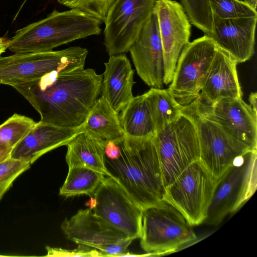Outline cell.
Listing matches in <instances>:
<instances>
[{"label":"cell","instance_id":"6da1fadb","mask_svg":"<svg viewBox=\"0 0 257 257\" xmlns=\"http://www.w3.org/2000/svg\"><path fill=\"white\" fill-rule=\"evenodd\" d=\"M102 77L91 68L53 71L13 87L39 113L40 121L79 128L101 92Z\"/></svg>","mask_w":257,"mask_h":257},{"label":"cell","instance_id":"7a4b0ae2","mask_svg":"<svg viewBox=\"0 0 257 257\" xmlns=\"http://www.w3.org/2000/svg\"><path fill=\"white\" fill-rule=\"evenodd\" d=\"M118 143L119 158L104 157L110 177L142 210L164 200L165 187L153 136L133 138L124 135Z\"/></svg>","mask_w":257,"mask_h":257},{"label":"cell","instance_id":"3957f363","mask_svg":"<svg viewBox=\"0 0 257 257\" xmlns=\"http://www.w3.org/2000/svg\"><path fill=\"white\" fill-rule=\"evenodd\" d=\"M101 23L77 9H55L45 18L18 30L6 40L7 49L15 53L51 51L75 40L100 35Z\"/></svg>","mask_w":257,"mask_h":257},{"label":"cell","instance_id":"277c9868","mask_svg":"<svg viewBox=\"0 0 257 257\" xmlns=\"http://www.w3.org/2000/svg\"><path fill=\"white\" fill-rule=\"evenodd\" d=\"M256 151L250 150L236 158L217 180L203 223L219 225L254 194L257 184Z\"/></svg>","mask_w":257,"mask_h":257},{"label":"cell","instance_id":"5b68a950","mask_svg":"<svg viewBox=\"0 0 257 257\" xmlns=\"http://www.w3.org/2000/svg\"><path fill=\"white\" fill-rule=\"evenodd\" d=\"M192 226L180 211L163 200L143 210L141 247L150 255L174 252L197 239Z\"/></svg>","mask_w":257,"mask_h":257},{"label":"cell","instance_id":"8992f818","mask_svg":"<svg viewBox=\"0 0 257 257\" xmlns=\"http://www.w3.org/2000/svg\"><path fill=\"white\" fill-rule=\"evenodd\" d=\"M153 140L165 188L190 164L199 160L196 127L183 108L178 118L155 133Z\"/></svg>","mask_w":257,"mask_h":257},{"label":"cell","instance_id":"52a82bcc","mask_svg":"<svg viewBox=\"0 0 257 257\" xmlns=\"http://www.w3.org/2000/svg\"><path fill=\"white\" fill-rule=\"evenodd\" d=\"M87 54V49L72 46L58 51L0 55V84L13 87L51 71L67 72L84 68Z\"/></svg>","mask_w":257,"mask_h":257},{"label":"cell","instance_id":"ba28073f","mask_svg":"<svg viewBox=\"0 0 257 257\" xmlns=\"http://www.w3.org/2000/svg\"><path fill=\"white\" fill-rule=\"evenodd\" d=\"M216 182L199 160L195 161L165 188L164 200L192 226L200 225L206 218Z\"/></svg>","mask_w":257,"mask_h":257},{"label":"cell","instance_id":"9c48e42d","mask_svg":"<svg viewBox=\"0 0 257 257\" xmlns=\"http://www.w3.org/2000/svg\"><path fill=\"white\" fill-rule=\"evenodd\" d=\"M183 110L191 116L196 127L199 161L216 180L236 158L253 150L217 123L197 114L189 105L183 106Z\"/></svg>","mask_w":257,"mask_h":257},{"label":"cell","instance_id":"30bf717a","mask_svg":"<svg viewBox=\"0 0 257 257\" xmlns=\"http://www.w3.org/2000/svg\"><path fill=\"white\" fill-rule=\"evenodd\" d=\"M217 49L215 42L206 34L183 49L168 88L181 105L190 104L198 96Z\"/></svg>","mask_w":257,"mask_h":257},{"label":"cell","instance_id":"8fae6325","mask_svg":"<svg viewBox=\"0 0 257 257\" xmlns=\"http://www.w3.org/2000/svg\"><path fill=\"white\" fill-rule=\"evenodd\" d=\"M156 0H116L106 18L103 45L109 56L128 52L149 20Z\"/></svg>","mask_w":257,"mask_h":257},{"label":"cell","instance_id":"7c38bea8","mask_svg":"<svg viewBox=\"0 0 257 257\" xmlns=\"http://www.w3.org/2000/svg\"><path fill=\"white\" fill-rule=\"evenodd\" d=\"M93 197L96 215L134 239L141 237L143 210L113 178L105 177Z\"/></svg>","mask_w":257,"mask_h":257},{"label":"cell","instance_id":"4fadbf2b","mask_svg":"<svg viewBox=\"0 0 257 257\" xmlns=\"http://www.w3.org/2000/svg\"><path fill=\"white\" fill-rule=\"evenodd\" d=\"M158 22L164 60V84L172 80L178 58L189 42L191 23L182 5L173 0H156L153 9Z\"/></svg>","mask_w":257,"mask_h":257},{"label":"cell","instance_id":"5bb4252c","mask_svg":"<svg viewBox=\"0 0 257 257\" xmlns=\"http://www.w3.org/2000/svg\"><path fill=\"white\" fill-rule=\"evenodd\" d=\"M188 105L200 116L217 123L232 136L257 150V113L242 98H223L211 105L195 99Z\"/></svg>","mask_w":257,"mask_h":257},{"label":"cell","instance_id":"9a60e30c","mask_svg":"<svg viewBox=\"0 0 257 257\" xmlns=\"http://www.w3.org/2000/svg\"><path fill=\"white\" fill-rule=\"evenodd\" d=\"M128 51L137 74L142 80L151 88H162L164 85V54L154 11Z\"/></svg>","mask_w":257,"mask_h":257},{"label":"cell","instance_id":"2e32d148","mask_svg":"<svg viewBox=\"0 0 257 257\" xmlns=\"http://www.w3.org/2000/svg\"><path fill=\"white\" fill-rule=\"evenodd\" d=\"M256 21L257 16L227 19L213 16L209 37L238 63L244 62L254 53Z\"/></svg>","mask_w":257,"mask_h":257},{"label":"cell","instance_id":"e0dca14e","mask_svg":"<svg viewBox=\"0 0 257 257\" xmlns=\"http://www.w3.org/2000/svg\"><path fill=\"white\" fill-rule=\"evenodd\" d=\"M237 63L231 55L217 47L196 99L211 105L223 98H242Z\"/></svg>","mask_w":257,"mask_h":257},{"label":"cell","instance_id":"ac0fdd59","mask_svg":"<svg viewBox=\"0 0 257 257\" xmlns=\"http://www.w3.org/2000/svg\"><path fill=\"white\" fill-rule=\"evenodd\" d=\"M61 227L68 239L92 248L130 238L126 233L96 215L90 208L80 209L70 219L66 218Z\"/></svg>","mask_w":257,"mask_h":257},{"label":"cell","instance_id":"d6986e66","mask_svg":"<svg viewBox=\"0 0 257 257\" xmlns=\"http://www.w3.org/2000/svg\"><path fill=\"white\" fill-rule=\"evenodd\" d=\"M81 131V127H61L39 121L13 150L11 158L28 161L32 165L48 152L67 145Z\"/></svg>","mask_w":257,"mask_h":257},{"label":"cell","instance_id":"ffe728a7","mask_svg":"<svg viewBox=\"0 0 257 257\" xmlns=\"http://www.w3.org/2000/svg\"><path fill=\"white\" fill-rule=\"evenodd\" d=\"M104 65L101 96L119 113L134 97V71L124 53L109 56Z\"/></svg>","mask_w":257,"mask_h":257},{"label":"cell","instance_id":"44dd1931","mask_svg":"<svg viewBox=\"0 0 257 257\" xmlns=\"http://www.w3.org/2000/svg\"><path fill=\"white\" fill-rule=\"evenodd\" d=\"M106 143L90 134L81 131L66 145L68 167H83L110 177L104 161Z\"/></svg>","mask_w":257,"mask_h":257},{"label":"cell","instance_id":"7402d4cb","mask_svg":"<svg viewBox=\"0 0 257 257\" xmlns=\"http://www.w3.org/2000/svg\"><path fill=\"white\" fill-rule=\"evenodd\" d=\"M81 128L106 143L124 135L119 113L102 96L95 101Z\"/></svg>","mask_w":257,"mask_h":257},{"label":"cell","instance_id":"603a6c76","mask_svg":"<svg viewBox=\"0 0 257 257\" xmlns=\"http://www.w3.org/2000/svg\"><path fill=\"white\" fill-rule=\"evenodd\" d=\"M119 115L124 135L143 138L155 134V130L145 93L134 96Z\"/></svg>","mask_w":257,"mask_h":257},{"label":"cell","instance_id":"cb8c5ba5","mask_svg":"<svg viewBox=\"0 0 257 257\" xmlns=\"http://www.w3.org/2000/svg\"><path fill=\"white\" fill-rule=\"evenodd\" d=\"M155 133L182 113L180 104L168 89L151 88L145 93Z\"/></svg>","mask_w":257,"mask_h":257},{"label":"cell","instance_id":"d4e9b609","mask_svg":"<svg viewBox=\"0 0 257 257\" xmlns=\"http://www.w3.org/2000/svg\"><path fill=\"white\" fill-rule=\"evenodd\" d=\"M105 175L94 170L83 167H69L65 182L59 190V195L69 197L80 195L93 197Z\"/></svg>","mask_w":257,"mask_h":257},{"label":"cell","instance_id":"484cf974","mask_svg":"<svg viewBox=\"0 0 257 257\" xmlns=\"http://www.w3.org/2000/svg\"><path fill=\"white\" fill-rule=\"evenodd\" d=\"M36 124L32 118L14 113L0 125V145L14 149Z\"/></svg>","mask_w":257,"mask_h":257},{"label":"cell","instance_id":"4316f807","mask_svg":"<svg viewBox=\"0 0 257 257\" xmlns=\"http://www.w3.org/2000/svg\"><path fill=\"white\" fill-rule=\"evenodd\" d=\"M188 19L197 28L210 36L213 29V14L209 0H181Z\"/></svg>","mask_w":257,"mask_h":257},{"label":"cell","instance_id":"83f0119b","mask_svg":"<svg viewBox=\"0 0 257 257\" xmlns=\"http://www.w3.org/2000/svg\"><path fill=\"white\" fill-rule=\"evenodd\" d=\"M213 16L223 19L257 16L243 0H209Z\"/></svg>","mask_w":257,"mask_h":257},{"label":"cell","instance_id":"f1b7e54d","mask_svg":"<svg viewBox=\"0 0 257 257\" xmlns=\"http://www.w3.org/2000/svg\"><path fill=\"white\" fill-rule=\"evenodd\" d=\"M115 1L57 0V2L70 9L83 11L104 23L108 12Z\"/></svg>","mask_w":257,"mask_h":257},{"label":"cell","instance_id":"f546056e","mask_svg":"<svg viewBox=\"0 0 257 257\" xmlns=\"http://www.w3.org/2000/svg\"><path fill=\"white\" fill-rule=\"evenodd\" d=\"M29 161L11 158L0 164V201L15 180L31 166Z\"/></svg>","mask_w":257,"mask_h":257},{"label":"cell","instance_id":"4dcf8cb0","mask_svg":"<svg viewBox=\"0 0 257 257\" xmlns=\"http://www.w3.org/2000/svg\"><path fill=\"white\" fill-rule=\"evenodd\" d=\"M82 244L74 249L46 246L47 256H105L104 253L96 249Z\"/></svg>","mask_w":257,"mask_h":257},{"label":"cell","instance_id":"1f68e13d","mask_svg":"<svg viewBox=\"0 0 257 257\" xmlns=\"http://www.w3.org/2000/svg\"><path fill=\"white\" fill-rule=\"evenodd\" d=\"M133 240V238L130 237L111 243L96 245L93 248L101 251L105 256H135V254H131L127 251V247Z\"/></svg>","mask_w":257,"mask_h":257},{"label":"cell","instance_id":"d6a6232c","mask_svg":"<svg viewBox=\"0 0 257 257\" xmlns=\"http://www.w3.org/2000/svg\"><path fill=\"white\" fill-rule=\"evenodd\" d=\"M120 147L118 140L106 143L104 149L105 157L110 160H116L120 156Z\"/></svg>","mask_w":257,"mask_h":257},{"label":"cell","instance_id":"836d02e7","mask_svg":"<svg viewBox=\"0 0 257 257\" xmlns=\"http://www.w3.org/2000/svg\"><path fill=\"white\" fill-rule=\"evenodd\" d=\"M13 149L0 145V164L11 158Z\"/></svg>","mask_w":257,"mask_h":257},{"label":"cell","instance_id":"e575fe53","mask_svg":"<svg viewBox=\"0 0 257 257\" xmlns=\"http://www.w3.org/2000/svg\"><path fill=\"white\" fill-rule=\"evenodd\" d=\"M256 99L257 93L256 92H251L249 95V101L250 102V106L254 111L256 113Z\"/></svg>","mask_w":257,"mask_h":257},{"label":"cell","instance_id":"d590c367","mask_svg":"<svg viewBox=\"0 0 257 257\" xmlns=\"http://www.w3.org/2000/svg\"><path fill=\"white\" fill-rule=\"evenodd\" d=\"M7 49L6 40L0 37V55L4 53Z\"/></svg>","mask_w":257,"mask_h":257},{"label":"cell","instance_id":"8d00e7d4","mask_svg":"<svg viewBox=\"0 0 257 257\" xmlns=\"http://www.w3.org/2000/svg\"><path fill=\"white\" fill-rule=\"evenodd\" d=\"M243 1L247 5H248L250 7L256 10L257 0H243Z\"/></svg>","mask_w":257,"mask_h":257},{"label":"cell","instance_id":"74e56055","mask_svg":"<svg viewBox=\"0 0 257 257\" xmlns=\"http://www.w3.org/2000/svg\"><path fill=\"white\" fill-rule=\"evenodd\" d=\"M0 256H2V255H0Z\"/></svg>","mask_w":257,"mask_h":257}]
</instances>
